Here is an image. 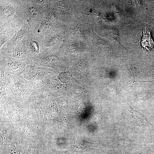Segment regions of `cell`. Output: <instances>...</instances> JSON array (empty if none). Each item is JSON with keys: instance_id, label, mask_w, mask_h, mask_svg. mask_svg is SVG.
Listing matches in <instances>:
<instances>
[{"instance_id": "obj_1", "label": "cell", "mask_w": 154, "mask_h": 154, "mask_svg": "<svg viewBox=\"0 0 154 154\" xmlns=\"http://www.w3.org/2000/svg\"><path fill=\"white\" fill-rule=\"evenodd\" d=\"M38 85V82H30L21 76L9 74L4 96L15 99H25L30 97Z\"/></svg>"}, {"instance_id": "obj_2", "label": "cell", "mask_w": 154, "mask_h": 154, "mask_svg": "<svg viewBox=\"0 0 154 154\" xmlns=\"http://www.w3.org/2000/svg\"><path fill=\"white\" fill-rule=\"evenodd\" d=\"M51 72L46 67L30 64L26 66L21 76L30 82H44L50 79Z\"/></svg>"}, {"instance_id": "obj_3", "label": "cell", "mask_w": 154, "mask_h": 154, "mask_svg": "<svg viewBox=\"0 0 154 154\" xmlns=\"http://www.w3.org/2000/svg\"><path fill=\"white\" fill-rule=\"evenodd\" d=\"M27 62L9 57H5L1 62L0 69L8 74L21 76L27 65Z\"/></svg>"}, {"instance_id": "obj_4", "label": "cell", "mask_w": 154, "mask_h": 154, "mask_svg": "<svg viewBox=\"0 0 154 154\" xmlns=\"http://www.w3.org/2000/svg\"><path fill=\"white\" fill-rule=\"evenodd\" d=\"M128 110L127 119L132 125L143 127H150L152 125L141 114L130 107Z\"/></svg>"}, {"instance_id": "obj_5", "label": "cell", "mask_w": 154, "mask_h": 154, "mask_svg": "<svg viewBox=\"0 0 154 154\" xmlns=\"http://www.w3.org/2000/svg\"><path fill=\"white\" fill-rule=\"evenodd\" d=\"M74 149L77 152H84L93 149L95 148V144L86 141L81 137H78L73 143Z\"/></svg>"}, {"instance_id": "obj_6", "label": "cell", "mask_w": 154, "mask_h": 154, "mask_svg": "<svg viewBox=\"0 0 154 154\" xmlns=\"http://www.w3.org/2000/svg\"><path fill=\"white\" fill-rule=\"evenodd\" d=\"M9 74L4 70L0 69V97L2 98L5 95V90Z\"/></svg>"}, {"instance_id": "obj_7", "label": "cell", "mask_w": 154, "mask_h": 154, "mask_svg": "<svg viewBox=\"0 0 154 154\" xmlns=\"http://www.w3.org/2000/svg\"><path fill=\"white\" fill-rule=\"evenodd\" d=\"M143 34L141 42L142 46L146 48L148 46L151 47L153 46V42L151 37L149 33L146 30H143Z\"/></svg>"}, {"instance_id": "obj_8", "label": "cell", "mask_w": 154, "mask_h": 154, "mask_svg": "<svg viewBox=\"0 0 154 154\" xmlns=\"http://www.w3.org/2000/svg\"><path fill=\"white\" fill-rule=\"evenodd\" d=\"M9 53L13 57L17 59L24 58L29 54L27 50L20 49H15L10 50Z\"/></svg>"}, {"instance_id": "obj_9", "label": "cell", "mask_w": 154, "mask_h": 154, "mask_svg": "<svg viewBox=\"0 0 154 154\" xmlns=\"http://www.w3.org/2000/svg\"><path fill=\"white\" fill-rule=\"evenodd\" d=\"M69 71L60 73L57 76V78L63 83H67L72 76Z\"/></svg>"}, {"instance_id": "obj_10", "label": "cell", "mask_w": 154, "mask_h": 154, "mask_svg": "<svg viewBox=\"0 0 154 154\" xmlns=\"http://www.w3.org/2000/svg\"><path fill=\"white\" fill-rule=\"evenodd\" d=\"M30 47L31 50L33 52L38 54L39 53V48L37 43L36 42L31 40L30 43Z\"/></svg>"}, {"instance_id": "obj_11", "label": "cell", "mask_w": 154, "mask_h": 154, "mask_svg": "<svg viewBox=\"0 0 154 154\" xmlns=\"http://www.w3.org/2000/svg\"><path fill=\"white\" fill-rule=\"evenodd\" d=\"M3 12L5 15L7 16H9L13 15V10L11 7L6 6L3 8Z\"/></svg>"}, {"instance_id": "obj_12", "label": "cell", "mask_w": 154, "mask_h": 154, "mask_svg": "<svg viewBox=\"0 0 154 154\" xmlns=\"http://www.w3.org/2000/svg\"><path fill=\"white\" fill-rule=\"evenodd\" d=\"M29 11L32 16H35L37 12V9L34 7H30L28 9Z\"/></svg>"}, {"instance_id": "obj_13", "label": "cell", "mask_w": 154, "mask_h": 154, "mask_svg": "<svg viewBox=\"0 0 154 154\" xmlns=\"http://www.w3.org/2000/svg\"><path fill=\"white\" fill-rule=\"evenodd\" d=\"M58 37H56L49 41L46 44V47L51 46L55 44L58 40Z\"/></svg>"}]
</instances>
